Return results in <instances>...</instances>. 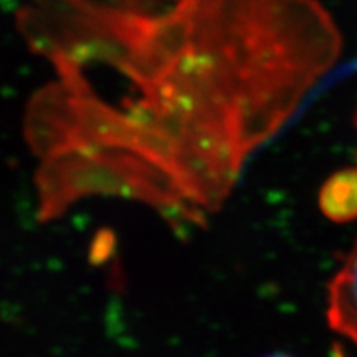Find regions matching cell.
<instances>
[{
	"label": "cell",
	"instance_id": "6da1fadb",
	"mask_svg": "<svg viewBox=\"0 0 357 357\" xmlns=\"http://www.w3.org/2000/svg\"><path fill=\"white\" fill-rule=\"evenodd\" d=\"M17 29L56 73L25 118L45 217L118 195L199 222L341 52L318 0H30Z\"/></svg>",
	"mask_w": 357,
	"mask_h": 357
},
{
	"label": "cell",
	"instance_id": "7a4b0ae2",
	"mask_svg": "<svg viewBox=\"0 0 357 357\" xmlns=\"http://www.w3.org/2000/svg\"><path fill=\"white\" fill-rule=\"evenodd\" d=\"M328 319L334 331L357 344V243L331 281Z\"/></svg>",
	"mask_w": 357,
	"mask_h": 357
},
{
	"label": "cell",
	"instance_id": "3957f363",
	"mask_svg": "<svg viewBox=\"0 0 357 357\" xmlns=\"http://www.w3.org/2000/svg\"><path fill=\"white\" fill-rule=\"evenodd\" d=\"M319 207L334 222L357 217V166L331 176L319 192Z\"/></svg>",
	"mask_w": 357,
	"mask_h": 357
},
{
	"label": "cell",
	"instance_id": "277c9868",
	"mask_svg": "<svg viewBox=\"0 0 357 357\" xmlns=\"http://www.w3.org/2000/svg\"><path fill=\"white\" fill-rule=\"evenodd\" d=\"M270 357H289V356H283V354H276V356H270Z\"/></svg>",
	"mask_w": 357,
	"mask_h": 357
},
{
	"label": "cell",
	"instance_id": "5b68a950",
	"mask_svg": "<svg viewBox=\"0 0 357 357\" xmlns=\"http://www.w3.org/2000/svg\"><path fill=\"white\" fill-rule=\"evenodd\" d=\"M356 128H357V114H356Z\"/></svg>",
	"mask_w": 357,
	"mask_h": 357
}]
</instances>
